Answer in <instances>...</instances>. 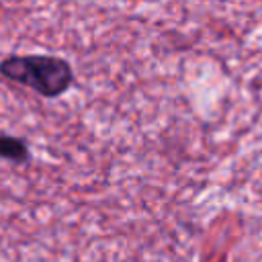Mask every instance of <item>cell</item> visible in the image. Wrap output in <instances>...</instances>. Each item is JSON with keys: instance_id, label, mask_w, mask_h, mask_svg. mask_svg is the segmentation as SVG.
<instances>
[{"instance_id": "1", "label": "cell", "mask_w": 262, "mask_h": 262, "mask_svg": "<svg viewBox=\"0 0 262 262\" xmlns=\"http://www.w3.org/2000/svg\"><path fill=\"white\" fill-rule=\"evenodd\" d=\"M0 76L27 86L45 98L61 96L74 82V70L70 61L45 53L8 55L0 61Z\"/></svg>"}, {"instance_id": "2", "label": "cell", "mask_w": 262, "mask_h": 262, "mask_svg": "<svg viewBox=\"0 0 262 262\" xmlns=\"http://www.w3.org/2000/svg\"><path fill=\"white\" fill-rule=\"evenodd\" d=\"M0 158L10 160L16 164H23L29 160V145L25 139L10 135V133H0Z\"/></svg>"}]
</instances>
